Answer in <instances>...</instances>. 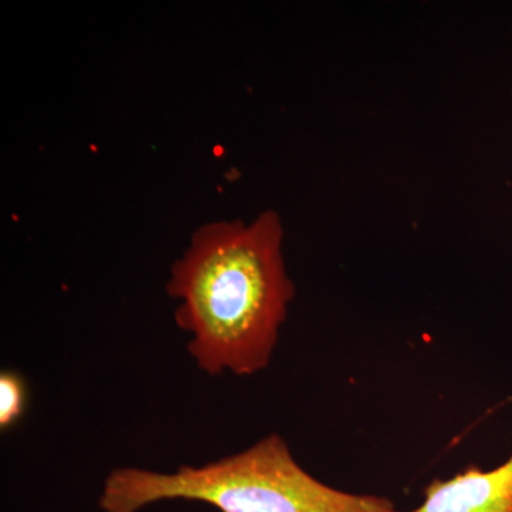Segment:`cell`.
Listing matches in <instances>:
<instances>
[{
  "instance_id": "cell-1",
  "label": "cell",
  "mask_w": 512,
  "mask_h": 512,
  "mask_svg": "<svg viewBox=\"0 0 512 512\" xmlns=\"http://www.w3.org/2000/svg\"><path fill=\"white\" fill-rule=\"evenodd\" d=\"M282 239L274 211L251 224L214 222L174 265L167 289L181 299L175 320L191 333L188 352L202 372L249 376L269 365L295 293Z\"/></svg>"
},
{
  "instance_id": "cell-2",
  "label": "cell",
  "mask_w": 512,
  "mask_h": 512,
  "mask_svg": "<svg viewBox=\"0 0 512 512\" xmlns=\"http://www.w3.org/2000/svg\"><path fill=\"white\" fill-rule=\"evenodd\" d=\"M170 500L198 501L220 512H399L389 498L346 493L311 476L278 434L171 474L120 468L107 477L99 505L103 512H138Z\"/></svg>"
},
{
  "instance_id": "cell-3",
  "label": "cell",
  "mask_w": 512,
  "mask_h": 512,
  "mask_svg": "<svg viewBox=\"0 0 512 512\" xmlns=\"http://www.w3.org/2000/svg\"><path fill=\"white\" fill-rule=\"evenodd\" d=\"M410 512H512V456L501 466H470L448 480H434Z\"/></svg>"
},
{
  "instance_id": "cell-4",
  "label": "cell",
  "mask_w": 512,
  "mask_h": 512,
  "mask_svg": "<svg viewBox=\"0 0 512 512\" xmlns=\"http://www.w3.org/2000/svg\"><path fill=\"white\" fill-rule=\"evenodd\" d=\"M26 402H28V389L23 377L12 370L2 372L0 375V427L2 430H9L22 419Z\"/></svg>"
}]
</instances>
